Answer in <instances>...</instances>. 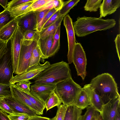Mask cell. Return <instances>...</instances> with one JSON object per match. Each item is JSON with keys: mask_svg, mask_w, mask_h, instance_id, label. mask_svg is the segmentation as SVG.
Instances as JSON below:
<instances>
[{"mask_svg": "<svg viewBox=\"0 0 120 120\" xmlns=\"http://www.w3.org/2000/svg\"><path fill=\"white\" fill-rule=\"evenodd\" d=\"M33 0H13L8 3L6 9L9 10L14 7L23 4L27 3Z\"/></svg>", "mask_w": 120, "mask_h": 120, "instance_id": "60d3db41", "label": "cell"}, {"mask_svg": "<svg viewBox=\"0 0 120 120\" xmlns=\"http://www.w3.org/2000/svg\"><path fill=\"white\" fill-rule=\"evenodd\" d=\"M91 120H95V118L94 116V115L92 117Z\"/></svg>", "mask_w": 120, "mask_h": 120, "instance_id": "db71d44e", "label": "cell"}, {"mask_svg": "<svg viewBox=\"0 0 120 120\" xmlns=\"http://www.w3.org/2000/svg\"><path fill=\"white\" fill-rule=\"evenodd\" d=\"M0 120H11L8 115L0 109Z\"/></svg>", "mask_w": 120, "mask_h": 120, "instance_id": "bcb514c9", "label": "cell"}, {"mask_svg": "<svg viewBox=\"0 0 120 120\" xmlns=\"http://www.w3.org/2000/svg\"><path fill=\"white\" fill-rule=\"evenodd\" d=\"M114 41L115 42L116 52L120 61V34L117 35Z\"/></svg>", "mask_w": 120, "mask_h": 120, "instance_id": "ee69618b", "label": "cell"}, {"mask_svg": "<svg viewBox=\"0 0 120 120\" xmlns=\"http://www.w3.org/2000/svg\"><path fill=\"white\" fill-rule=\"evenodd\" d=\"M72 62L74 64L78 76L84 80L86 75L87 59L86 54L81 44L76 43L74 49Z\"/></svg>", "mask_w": 120, "mask_h": 120, "instance_id": "ba28073f", "label": "cell"}, {"mask_svg": "<svg viewBox=\"0 0 120 120\" xmlns=\"http://www.w3.org/2000/svg\"><path fill=\"white\" fill-rule=\"evenodd\" d=\"M38 40H28L22 39L17 75H21L28 70L32 51L38 44Z\"/></svg>", "mask_w": 120, "mask_h": 120, "instance_id": "5b68a950", "label": "cell"}, {"mask_svg": "<svg viewBox=\"0 0 120 120\" xmlns=\"http://www.w3.org/2000/svg\"><path fill=\"white\" fill-rule=\"evenodd\" d=\"M82 88L71 77L56 84L55 91L63 104L68 106L74 104Z\"/></svg>", "mask_w": 120, "mask_h": 120, "instance_id": "277c9868", "label": "cell"}, {"mask_svg": "<svg viewBox=\"0 0 120 120\" xmlns=\"http://www.w3.org/2000/svg\"><path fill=\"white\" fill-rule=\"evenodd\" d=\"M71 77L69 64L63 61L54 63L34 79V83L56 84Z\"/></svg>", "mask_w": 120, "mask_h": 120, "instance_id": "3957f363", "label": "cell"}, {"mask_svg": "<svg viewBox=\"0 0 120 120\" xmlns=\"http://www.w3.org/2000/svg\"><path fill=\"white\" fill-rule=\"evenodd\" d=\"M59 10L56 11L50 17L44 24L41 30L46 28L54 23L61 16L60 14Z\"/></svg>", "mask_w": 120, "mask_h": 120, "instance_id": "ab89813d", "label": "cell"}, {"mask_svg": "<svg viewBox=\"0 0 120 120\" xmlns=\"http://www.w3.org/2000/svg\"><path fill=\"white\" fill-rule=\"evenodd\" d=\"M96 110L91 106L86 108V111L84 114L82 115L81 120H91L94 115Z\"/></svg>", "mask_w": 120, "mask_h": 120, "instance_id": "74e56055", "label": "cell"}, {"mask_svg": "<svg viewBox=\"0 0 120 120\" xmlns=\"http://www.w3.org/2000/svg\"><path fill=\"white\" fill-rule=\"evenodd\" d=\"M10 89L12 96L20 101L35 112L40 115L38 109L31 103L22 91L15 86L14 84H11Z\"/></svg>", "mask_w": 120, "mask_h": 120, "instance_id": "2e32d148", "label": "cell"}, {"mask_svg": "<svg viewBox=\"0 0 120 120\" xmlns=\"http://www.w3.org/2000/svg\"><path fill=\"white\" fill-rule=\"evenodd\" d=\"M49 0H35L27 9L25 14L32 11H35L44 5Z\"/></svg>", "mask_w": 120, "mask_h": 120, "instance_id": "1f68e13d", "label": "cell"}, {"mask_svg": "<svg viewBox=\"0 0 120 120\" xmlns=\"http://www.w3.org/2000/svg\"><path fill=\"white\" fill-rule=\"evenodd\" d=\"M21 91L29 99L33 104L38 109L40 114L42 115L43 114V111L45 108V103L30 92H25Z\"/></svg>", "mask_w": 120, "mask_h": 120, "instance_id": "cb8c5ba5", "label": "cell"}, {"mask_svg": "<svg viewBox=\"0 0 120 120\" xmlns=\"http://www.w3.org/2000/svg\"><path fill=\"white\" fill-rule=\"evenodd\" d=\"M8 3V0H0V5L3 7L4 10L6 9Z\"/></svg>", "mask_w": 120, "mask_h": 120, "instance_id": "681fc988", "label": "cell"}, {"mask_svg": "<svg viewBox=\"0 0 120 120\" xmlns=\"http://www.w3.org/2000/svg\"><path fill=\"white\" fill-rule=\"evenodd\" d=\"M114 120H120V107L118 109Z\"/></svg>", "mask_w": 120, "mask_h": 120, "instance_id": "f907efd6", "label": "cell"}, {"mask_svg": "<svg viewBox=\"0 0 120 120\" xmlns=\"http://www.w3.org/2000/svg\"><path fill=\"white\" fill-rule=\"evenodd\" d=\"M38 32L36 30H29L23 33V39L28 40H38L39 38Z\"/></svg>", "mask_w": 120, "mask_h": 120, "instance_id": "e575fe53", "label": "cell"}, {"mask_svg": "<svg viewBox=\"0 0 120 120\" xmlns=\"http://www.w3.org/2000/svg\"><path fill=\"white\" fill-rule=\"evenodd\" d=\"M57 107V110L56 115V120H64L67 106L62 104Z\"/></svg>", "mask_w": 120, "mask_h": 120, "instance_id": "f35d334b", "label": "cell"}, {"mask_svg": "<svg viewBox=\"0 0 120 120\" xmlns=\"http://www.w3.org/2000/svg\"><path fill=\"white\" fill-rule=\"evenodd\" d=\"M64 2L61 0H49L44 5L35 11H39L45 10L55 8L58 10L62 8Z\"/></svg>", "mask_w": 120, "mask_h": 120, "instance_id": "83f0119b", "label": "cell"}, {"mask_svg": "<svg viewBox=\"0 0 120 120\" xmlns=\"http://www.w3.org/2000/svg\"><path fill=\"white\" fill-rule=\"evenodd\" d=\"M4 98L14 113H25L31 116L37 115L35 112L12 96Z\"/></svg>", "mask_w": 120, "mask_h": 120, "instance_id": "5bb4252c", "label": "cell"}, {"mask_svg": "<svg viewBox=\"0 0 120 120\" xmlns=\"http://www.w3.org/2000/svg\"><path fill=\"white\" fill-rule=\"evenodd\" d=\"M7 42L0 40V50L6 44Z\"/></svg>", "mask_w": 120, "mask_h": 120, "instance_id": "816d5d0a", "label": "cell"}, {"mask_svg": "<svg viewBox=\"0 0 120 120\" xmlns=\"http://www.w3.org/2000/svg\"><path fill=\"white\" fill-rule=\"evenodd\" d=\"M75 34L78 37L87 36L98 30H105L114 27L116 22L113 19H104L101 18L83 16L78 17L73 22Z\"/></svg>", "mask_w": 120, "mask_h": 120, "instance_id": "6da1fadb", "label": "cell"}, {"mask_svg": "<svg viewBox=\"0 0 120 120\" xmlns=\"http://www.w3.org/2000/svg\"><path fill=\"white\" fill-rule=\"evenodd\" d=\"M50 120H56V115L52 119H51Z\"/></svg>", "mask_w": 120, "mask_h": 120, "instance_id": "f5cc1de1", "label": "cell"}, {"mask_svg": "<svg viewBox=\"0 0 120 120\" xmlns=\"http://www.w3.org/2000/svg\"><path fill=\"white\" fill-rule=\"evenodd\" d=\"M90 84L104 105L120 97L117 84L109 73H104L98 75L91 80Z\"/></svg>", "mask_w": 120, "mask_h": 120, "instance_id": "7a4b0ae2", "label": "cell"}, {"mask_svg": "<svg viewBox=\"0 0 120 120\" xmlns=\"http://www.w3.org/2000/svg\"><path fill=\"white\" fill-rule=\"evenodd\" d=\"M60 25L58 26L54 35L52 46L50 52L49 57L55 55L60 49Z\"/></svg>", "mask_w": 120, "mask_h": 120, "instance_id": "484cf974", "label": "cell"}, {"mask_svg": "<svg viewBox=\"0 0 120 120\" xmlns=\"http://www.w3.org/2000/svg\"><path fill=\"white\" fill-rule=\"evenodd\" d=\"M51 119L37 115L31 116L29 120H50Z\"/></svg>", "mask_w": 120, "mask_h": 120, "instance_id": "f6af8a7d", "label": "cell"}, {"mask_svg": "<svg viewBox=\"0 0 120 120\" xmlns=\"http://www.w3.org/2000/svg\"><path fill=\"white\" fill-rule=\"evenodd\" d=\"M18 26L15 19L4 26L0 30V40L7 42L10 39Z\"/></svg>", "mask_w": 120, "mask_h": 120, "instance_id": "d6986e66", "label": "cell"}, {"mask_svg": "<svg viewBox=\"0 0 120 120\" xmlns=\"http://www.w3.org/2000/svg\"><path fill=\"white\" fill-rule=\"evenodd\" d=\"M0 109L9 114L13 113V111L6 102L4 98H0Z\"/></svg>", "mask_w": 120, "mask_h": 120, "instance_id": "b9f144b4", "label": "cell"}, {"mask_svg": "<svg viewBox=\"0 0 120 120\" xmlns=\"http://www.w3.org/2000/svg\"><path fill=\"white\" fill-rule=\"evenodd\" d=\"M7 51L0 60V83L9 84L13 76L11 54V40L7 42Z\"/></svg>", "mask_w": 120, "mask_h": 120, "instance_id": "8992f818", "label": "cell"}, {"mask_svg": "<svg viewBox=\"0 0 120 120\" xmlns=\"http://www.w3.org/2000/svg\"><path fill=\"white\" fill-rule=\"evenodd\" d=\"M72 19L69 15L65 16L63 19V24L67 33L68 47L67 55L68 64L72 63V57L75 44V34L73 26Z\"/></svg>", "mask_w": 120, "mask_h": 120, "instance_id": "30bf717a", "label": "cell"}, {"mask_svg": "<svg viewBox=\"0 0 120 120\" xmlns=\"http://www.w3.org/2000/svg\"><path fill=\"white\" fill-rule=\"evenodd\" d=\"M58 10L54 8L50 10L41 21L38 25L37 28V30L39 32L41 30L42 28L45 23L47 21L50 17Z\"/></svg>", "mask_w": 120, "mask_h": 120, "instance_id": "d590c367", "label": "cell"}, {"mask_svg": "<svg viewBox=\"0 0 120 120\" xmlns=\"http://www.w3.org/2000/svg\"><path fill=\"white\" fill-rule=\"evenodd\" d=\"M51 65L49 62L46 61L43 64L40 63L28 69L25 73L21 75L13 76L10 81L11 84L17 82L34 79Z\"/></svg>", "mask_w": 120, "mask_h": 120, "instance_id": "9c48e42d", "label": "cell"}, {"mask_svg": "<svg viewBox=\"0 0 120 120\" xmlns=\"http://www.w3.org/2000/svg\"><path fill=\"white\" fill-rule=\"evenodd\" d=\"M120 97L104 105L101 112L103 120H114L117 110L120 107Z\"/></svg>", "mask_w": 120, "mask_h": 120, "instance_id": "4fadbf2b", "label": "cell"}, {"mask_svg": "<svg viewBox=\"0 0 120 120\" xmlns=\"http://www.w3.org/2000/svg\"><path fill=\"white\" fill-rule=\"evenodd\" d=\"M102 0H88L84 8L86 11L91 12L97 11L100 8Z\"/></svg>", "mask_w": 120, "mask_h": 120, "instance_id": "f546056e", "label": "cell"}, {"mask_svg": "<svg viewBox=\"0 0 120 120\" xmlns=\"http://www.w3.org/2000/svg\"><path fill=\"white\" fill-rule=\"evenodd\" d=\"M41 56V52L38 43L32 51L28 69L40 63Z\"/></svg>", "mask_w": 120, "mask_h": 120, "instance_id": "4316f807", "label": "cell"}, {"mask_svg": "<svg viewBox=\"0 0 120 120\" xmlns=\"http://www.w3.org/2000/svg\"><path fill=\"white\" fill-rule=\"evenodd\" d=\"M54 35L51 34L43 38H39L38 40V44L41 53V58L43 59L49 57Z\"/></svg>", "mask_w": 120, "mask_h": 120, "instance_id": "e0dca14e", "label": "cell"}, {"mask_svg": "<svg viewBox=\"0 0 120 120\" xmlns=\"http://www.w3.org/2000/svg\"><path fill=\"white\" fill-rule=\"evenodd\" d=\"M120 6V0H103L100 7V17L102 18L114 13Z\"/></svg>", "mask_w": 120, "mask_h": 120, "instance_id": "9a60e30c", "label": "cell"}, {"mask_svg": "<svg viewBox=\"0 0 120 120\" xmlns=\"http://www.w3.org/2000/svg\"><path fill=\"white\" fill-rule=\"evenodd\" d=\"M15 19L11 15L9 10L6 9L0 13V30Z\"/></svg>", "mask_w": 120, "mask_h": 120, "instance_id": "4dcf8cb0", "label": "cell"}, {"mask_svg": "<svg viewBox=\"0 0 120 120\" xmlns=\"http://www.w3.org/2000/svg\"><path fill=\"white\" fill-rule=\"evenodd\" d=\"M62 102L55 92V89L51 93L47 102L45 104L46 111L60 105Z\"/></svg>", "mask_w": 120, "mask_h": 120, "instance_id": "d4e9b609", "label": "cell"}, {"mask_svg": "<svg viewBox=\"0 0 120 120\" xmlns=\"http://www.w3.org/2000/svg\"><path fill=\"white\" fill-rule=\"evenodd\" d=\"M49 10H45L39 11H36L37 26Z\"/></svg>", "mask_w": 120, "mask_h": 120, "instance_id": "7bdbcfd3", "label": "cell"}, {"mask_svg": "<svg viewBox=\"0 0 120 120\" xmlns=\"http://www.w3.org/2000/svg\"><path fill=\"white\" fill-rule=\"evenodd\" d=\"M96 110L94 114L95 120H103L102 116Z\"/></svg>", "mask_w": 120, "mask_h": 120, "instance_id": "c3c4849f", "label": "cell"}, {"mask_svg": "<svg viewBox=\"0 0 120 120\" xmlns=\"http://www.w3.org/2000/svg\"><path fill=\"white\" fill-rule=\"evenodd\" d=\"M8 117L11 120H29L31 116L25 113L13 112Z\"/></svg>", "mask_w": 120, "mask_h": 120, "instance_id": "8d00e7d4", "label": "cell"}, {"mask_svg": "<svg viewBox=\"0 0 120 120\" xmlns=\"http://www.w3.org/2000/svg\"><path fill=\"white\" fill-rule=\"evenodd\" d=\"M31 83L29 80H26L17 82L14 84V85L23 92H29L30 91V85Z\"/></svg>", "mask_w": 120, "mask_h": 120, "instance_id": "836d02e7", "label": "cell"}, {"mask_svg": "<svg viewBox=\"0 0 120 120\" xmlns=\"http://www.w3.org/2000/svg\"><path fill=\"white\" fill-rule=\"evenodd\" d=\"M64 17L63 16L60 17L54 23L38 32L39 38H43L51 34L54 35L58 26L61 25Z\"/></svg>", "mask_w": 120, "mask_h": 120, "instance_id": "7402d4cb", "label": "cell"}, {"mask_svg": "<svg viewBox=\"0 0 120 120\" xmlns=\"http://www.w3.org/2000/svg\"><path fill=\"white\" fill-rule=\"evenodd\" d=\"M35 0H33L31 1L23 4L9 10L11 15L15 19L25 14L27 8Z\"/></svg>", "mask_w": 120, "mask_h": 120, "instance_id": "603a6c76", "label": "cell"}, {"mask_svg": "<svg viewBox=\"0 0 120 120\" xmlns=\"http://www.w3.org/2000/svg\"><path fill=\"white\" fill-rule=\"evenodd\" d=\"M73 105L82 110L90 106L89 96L84 87L82 88Z\"/></svg>", "mask_w": 120, "mask_h": 120, "instance_id": "ffe728a7", "label": "cell"}, {"mask_svg": "<svg viewBox=\"0 0 120 120\" xmlns=\"http://www.w3.org/2000/svg\"><path fill=\"white\" fill-rule=\"evenodd\" d=\"M11 84L0 83V98L12 96L10 89Z\"/></svg>", "mask_w": 120, "mask_h": 120, "instance_id": "d6a6232c", "label": "cell"}, {"mask_svg": "<svg viewBox=\"0 0 120 120\" xmlns=\"http://www.w3.org/2000/svg\"><path fill=\"white\" fill-rule=\"evenodd\" d=\"M83 87L89 95L90 101V106L99 113L101 112L104 105L100 97L92 88L90 84L85 85Z\"/></svg>", "mask_w": 120, "mask_h": 120, "instance_id": "ac0fdd59", "label": "cell"}, {"mask_svg": "<svg viewBox=\"0 0 120 120\" xmlns=\"http://www.w3.org/2000/svg\"><path fill=\"white\" fill-rule=\"evenodd\" d=\"M82 110L74 105L67 106L64 120H81Z\"/></svg>", "mask_w": 120, "mask_h": 120, "instance_id": "44dd1931", "label": "cell"}, {"mask_svg": "<svg viewBox=\"0 0 120 120\" xmlns=\"http://www.w3.org/2000/svg\"><path fill=\"white\" fill-rule=\"evenodd\" d=\"M56 85L55 84L34 83L31 86L30 92L45 104L52 92L55 89Z\"/></svg>", "mask_w": 120, "mask_h": 120, "instance_id": "7c38bea8", "label": "cell"}, {"mask_svg": "<svg viewBox=\"0 0 120 120\" xmlns=\"http://www.w3.org/2000/svg\"><path fill=\"white\" fill-rule=\"evenodd\" d=\"M23 38L22 31L18 26L10 38L11 54L13 73L16 74L21 48V41Z\"/></svg>", "mask_w": 120, "mask_h": 120, "instance_id": "52a82bcc", "label": "cell"}, {"mask_svg": "<svg viewBox=\"0 0 120 120\" xmlns=\"http://www.w3.org/2000/svg\"><path fill=\"white\" fill-rule=\"evenodd\" d=\"M36 13V11H32L15 19L23 33L29 30H37Z\"/></svg>", "mask_w": 120, "mask_h": 120, "instance_id": "8fae6325", "label": "cell"}, {"mask_svg": "<svg viewBox=\"0 0 120 120\" xmlns=\"http://www.w3.org/2000/svg\"><path fill=\"white\" fill-rule=\"evenodd\" d=\"M7 49L8 45L7 42H6V44L0 50V60L6 52Z\"/></svg>", "mask_w": 120, "mask_h": 120, "instance_id": "7dc6e473", "label": "cell"}, {"mask_svg": "<svg viewBox=\"0 0 120 120\" xmlns=\"http://www.w3.org/2000/svg\"><path fill=\"white\" fill-rule=\"evenodd\" d=\"M80 1V0H69L64 2L62 8L59 10L60 15L64 17Z\"/></svg>", "mask_w": 120, "mask_h": 120, "instance_id": "f1b7e54d", "label": "cell"}]
</instances>
